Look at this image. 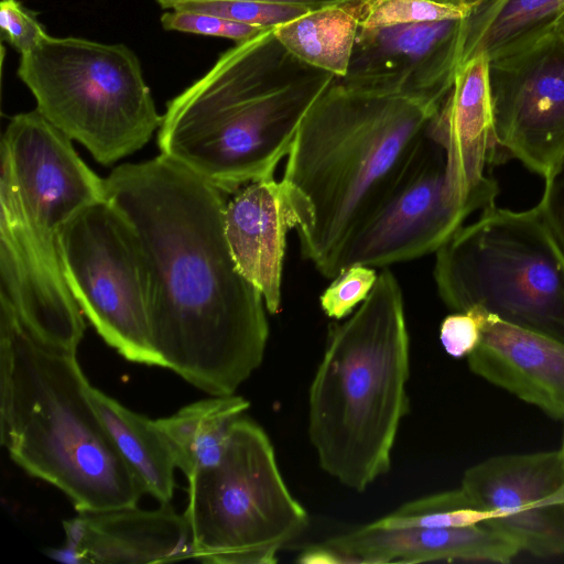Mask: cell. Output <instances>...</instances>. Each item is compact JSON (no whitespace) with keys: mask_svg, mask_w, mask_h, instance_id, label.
<instances>
[{"mask_svg":"<svg viewBox=\"0 0 564 564\" xmlns=\"http://www.w3.org/2000/svg\"><path fill=\"white\" fill-rule=\"evenodd\" d=\"M105 192L142 252L163 368L209 395L235 394L263 360L269 324L226 239L228 194L163 154L118 165Z\"/></svg>","mask_w":564,"mask_h":564,"instance_id":"6da1fadb","label":"cell"},{"mask_svg":"<svg viewBox=\"0 0 564 564\" xmlns=\"http://www.w3.org/2000/svg\"><path fill=\"white\" fill-rule=\"evenodd\" d=\"M438 107L335 78L307 111L282 177L307 204L301 252L322 275L339 273L343 248L409 169Z\"/></svg>","mask_w":564,"mask_h":564,"instance_id":"7a4b0ae2","label":"cell"},{"mask_svg":"<svg viewBox=\"0 0 564 564\" xmlns=\"http://www.w3.org/2000/svg\"><path fill=\"white\" fill-rule=\"evenodd\" d=\"M335 78L299 61L267 29L226 50L166 104L161 154L226 194L272 178Z\"/></svg>","mask_w":564,"mask_h":564,"instance_id":"3957f363","label":"cell"},{"mask_svg":"<svg viewBox=\"0 0 564 564\" xmlns=\"http://www.w3.org/2000/svg\"><path fill=\"white\" fill-rule=\"evenodd\" d=\"M76 354L39 340L0 302V443L77 512L135 506L145 491L95 411Z\"/></svg>","mask_w":564,"mask_h":564,"instance_id":"277c9868","label":"cell"},{"mask_svg":"<svg viewBox=\"0 0 564 564\" xmlns=\"http://www.w3.org/2000/svg\"><path fill=\"white\" fill-rule=\"evenodd\" d=\"M409 377L402 290L384 268L357 310L329 325L310 387L308 435L324 471L362 492L390 470Z\"/></svg>","mask_w":564,"mask_h":564,"instance_id":"5b68a950","label":"cell"},{"mask_svg":"<svg viewBox=\"0 0 564 564\" xmlns=\"http://www.w3.org/2000/svg\"><path fill=\"white\" fill-rule=\"evenodd\" d=\"M434 280L447 307L479 308L564 343V257L536 208H488L436 252Z\"/></svg>","mask_w":564,"mask_h":564,"instance_id":"8992f818","label":"cell"},{"mask_svg":"<svg viewBox=\"0 0 564 564\" xmlns=\"http://www.w3.org/2000/svg\"><path fill=\"white\" fill-rule=\"evenodd\" d=\"M18 76L36 110L101 165L142 149L161 126L141 63L124 44L47 35L21 54Z\"/></svg>","mask_w":564,"mask_h":564,"instance_id":"52a82bcc","label":"cell"},{"mask_svg":"<svg viewBox=\"0 0 564 564\" xmlns=\"http://www.w3.org/2000/svg\"><path fill=\"white\" fill-rule=\"evenodd\" d=\"M188 479L194 560L216 564H273L308 525L292 496L263 429L240 416L220 462Z\"/></svg>","mask_w":564,"mask_h":564,"instance_id":"ba28073f","label":"cell"},{"mask_svg":"<svg viewBox=\"0 0 564 564\" xmlns=\"http://www.w3.org/2000/svg\"><path fill=\"white\" fill-rule=\"evenodd\" d=\"M66 283L98 335L131 362L163 367L151 340L148 278L137 236L102 198L77 212L59 235Z\"/></svg>","mask_w":564,"mask_h":564,"instance_id":"9c48e42d","label":"cell"},{"mask_svg":"<svg viewBox=\"0 0 564 564\" xmlns=\"http://www.w3.org/2000/svg\"><path fill=\"white\" fill-rule=\"evenodd\" d=\"M489 0H352L359 32L347 75L441 106L463 66L469 22Z\"/></svg>","mask_w":564,"mask_h":564,"instance_id":"30bf717a","label":"cell"},{"mask_svg":"<svg viewBox=\"0 0 564 564\" xmlns=\"http://www.w3.org/2000/svg\"><path fill=\"white\" fill-rule=\"evenodd\" d=\"M497 161L546 175L564 154V32L557 24L489 59Z\"/></svg>","mask_w":564,"mask_h":564,"instance_id":"8fae6325","label":"cell"},{"mask_svg":"<svg viewBox=\"0 0 564 564\" xmlns=\"http://www.w3.org/2000/svg\"><path fill=\"white\" fill-rule=\"evenodd\" d=\"M61 231L25 215L1 167L0 302L45 345L77 352L86 324L64 276Z\"/></svg>","mask_w":564,"mask_h":564,"instance_id":"7c38bea8","label":"cell"},{"mask_svg":"<svg viewBox=\"0 0 564 564\" xmlns=\"http://www.w3.org/2000/svg\"><path fill=\"white\" fill-rule=\"evenodd\" d=\"M471 214L453 199L443 150L427 137L392 191L348 239L338 270L387 268L436 252Z\"/></svg>","mask_w":564,"mask_h":564,"instance_id":"4fadbf2b","label":"cell"},{"mask_svg":"<svg viewBox=\"0 0 564 564\" xmlns=\"http://www.w3.org/2000/svg\"><path fill=\"white\" fill-rule=\"evenodd\" d=\"M460 488L521 551L564 554L561 449L490 457L465 471Z\"/></svg>","mask_w":564,"mask_h":564,"instance_id":"5bb4252c","label":"cell"},{"mask_svg":"<svg viewBox=\"0 0 564 564\" xmlns=\"http://www.w3.org/2000/svg\"><path fill=\"white\" fill-rule=\"evenodd\" d=\"M427 137L443 150L453 199L473 213L494 207L499 188L486 170L498 161L487 56L478 55L458 69Z\"/></svg>","mask_w":564,"mask_h":564,"instance_id":"9a60e30c","label":"cell"},{"mask_svg":"<svg viewBox=\"0 0 564 564\" xmlns=\"http://www.w3.org/2000/svg\"><path fill=\"white\" fill-rule=\"evenodd\" d=\"M308 218L306 202L284 177L252 182L227 200L224 227L230 252L270 314L281 307L288 232L305 227Z\"/></svg>","mask_w":564,"mask_h":564,"instance_id":"2e32d148","label":"cell"},{"mask_svg":"<svg viewBox=\"0 0 564 564\" xmlns=\"http://www.w3.org/2000/svg\"><path fill=\"white\" fill-rule=\"evenodd\" d=\"M519 545L487 522L449 528H381L372 522L312 545L305 563H424L487 561L509 563Z\"/></svg>","mask_w":564,"mask_h":564,"instance_id":"e0dca14e","label":"cell"},{"mask_svg":"<svg viewBox=\"0 0 564 564\" xmlns=\"http://www.w3.org/2000/svg\"><path fill=\"white\" fill-rule=\"evenodd\" d=\"M63 527L66 545L51 552L63 562L165 563L195 555L189 524L170 503L78 512Z\"/></svg>","mask_w":564,"mask_h":564,"instance_id":"ac0fdd59","label":"cell"},{"mask_svg":"<svg viewBox=\"0 0 564 564\" xmlns=\"http://www.w3.org/2000/svg\"><path fill=\"white\" fill-rule=\"evenodd\" d=\"M467 360L475 375L564 421V343L485 312Z\"/></svg>","mask_w":564,"mask_h":564,"instance_id":"d6986e66","label":"cell"},{"mask_svg":"<svg viewBox=\"0 0 564 564\" xmlns=\"http://www.w3.org/2000/svg\"><path fill=\"white\" fill-rule=\"evenodd\" d=\"M249 406V401L239 395H212L154 420V424L166 441L176 468L189 478L220 462L235 422Z\"/></svg>","mask_w":564,"mask_h":564,"instance_id":"ffe728a7","label":"cell"},{"mask_svg":"<svg viewBox=\"0 0 564 564\" xmlns=\"http://www.w3.org/2000/svg\"><path fill=\"white\" fill-rule=\"evenodd\" d=\"M88 397L144 491L160 503H170L175 488L176 465L154 420L126 408L90 384Z\"/></svg>","mask_w":564,"mask_h":564,"instance_id":"44dd1931","label":"cell"},{"mask_svg":"<svg viewBox=\"0 0 564 564\" xmlns=\"http://www.w3.org/2000/svg\"><path fill=\"white\" fill-rule=\"evenodd\" d=\"M273 32L299 61L343 78L351 62L359 22L347 2L311 10Z\"/></svg>","mask_w":564,"mask_h":564,"instance_id":"7402d4cb","label":"cell"},{"mask_svg":"<svg viewBox=\"0 0 564 564\" xmlns=\"http://www.w3.org/2000/svg\"><path fill=\"white\" fill-rule=\"evenodd\" d=\"M564 0H489L473 15L463 65L478 55L488 59L554 26Z\"/></svg>","mask_w":564,"mask_h":564,"instance_id":"603a6c76","label":"cell"},{"mask_svg":"<svg viewBox=\"0 0 564 564\" xmlns=\"http://www.w3.org/2000/svg\"><path fill=\"white\" fill-rule=\"evenodd\" d=\"M489 514L462 489L420 498L373 521L381 528H449L486 522Z\"/></svg>","mask_w":564,"mask_h":564,"instance_id":"cb8c5ba5","label":"cell"},{"mask_svg":"<svg viewBox=\"0 0 564 564\" xmlns=\"http://www.w3.org/2000/svg\"><path fill=\"white\" fill-rule=\"evenodd\" d=\"M173 10L213 14L258 28L274 29L305 14L312 9L253 0H224L206 3H187Z\"/></svg>","mask_w":564,"mask_h":564,"instance_id":"d4e9b609","label":"cell"},{"mask_svg":"<svg viewBox=\"0 0 564 564\" xmlns=\"http://www.w3.org/2000/svg\"><path fill=\"white\" fill-rule=\"evenodd\" d=\"M377 278L372 267L352 264L345 268L322 293L319 303L323 312L334 319L350 315L367 299Z\"/></svg>","mask_w":564,"mask_h":564,"instance_id":"484cf974","label":"cell"},{"mask_svg":"<svg viewBox=\"0 0 564 564\" xmlns=\"http://www.w3.org/2000/svg\"><path fill=\"white\" fill-rule=\"evenodd\" d=\"M160 22L166 31L224 37L236 43L246 41L267 30L213 14L185 10L166 11L161 15Z\"/></svg>","mask_w":564,"mask_h":564,"instance_id":"4316f807","label":"cell"},{"mask_svg":"<svg viewBox=\"0 0 564 564\" xmlns=\"http://www.w3.org/2000/svg\"><path fill=\"white\" fill-rule=\"evenodd\" d=\"M0 29L2 39L20 54L32 51L48 35L34 13L19 0H1Z\"/></svg>","mask_w":564,"mask_h":564,"instance_id":"83f0119b","label":"cell"},{"mask_svg":"<svg viewBox=\"0 0 564 564\" xmlns=\"http://www.w3.org/2000/svg\"><path fill=\"white\" fill-rule=\"evenodd\" d=\"M485 312L470 308L446 316L440 328L445 351L455 358L468 356L479 344Z\"/></svg>","mask_w":564,"mask_h":564,"instance_id":"f1b7e54d","label":"cell"},{"mask_svg":"<svg viewBox=\"0 0 564 564\" xmlns=\"http://www.w3.org/2000/svg\"><path fill=\"white\" fill-rule=\"evenodd\" d=\"M536 208L564 257V154L544 176V191Z\"/></svg>","mask_w":564,"mask_h":564,"instance_id":"f546056e","label":"cell"},{"mask_svg":"<svg viewBox=\"0 0 564 564\" xmlns=\"http://www.w3.org/2000/svg\"><path fill=\"white\" fill-rule=\"evenodd\" d=\"M558 28L564 32V15L561 18V20L557 22Z\"/></svg>","mask_w":564,"mask_h":564,"instance_id":"4dcf8cb0","label":"cell"},{"mask_svg":"<svg viewBox=\"0 0 564 564\" xmlns=\"http://www.w3.org/2000/svg\"><path fill=\"white\" fill-rule=\"evenodd\" d=\"M560 449H561V452H562V454L564 456V431H563L562 446H561Z\"/></svg>","mask_w":564,"mask_h":564,"instance_id":"1f68e13d","label":"cell"}]
</instances>
